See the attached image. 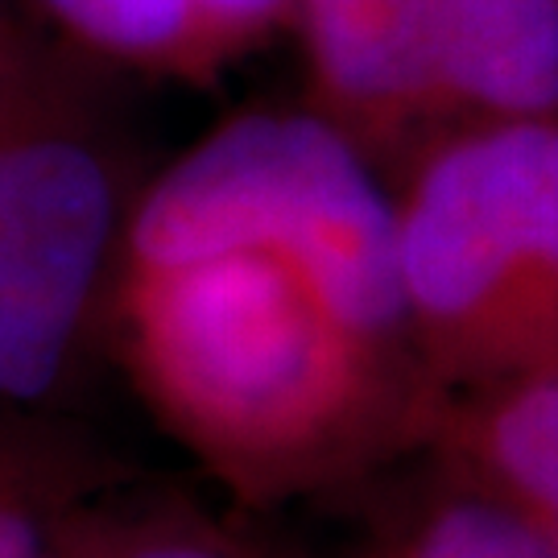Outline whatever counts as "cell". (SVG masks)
Masks as SVG:
<instances>
[{"instance_id": "obj_6", "label": "cell", "mask_w": 558, "mask_h": 558, "mask_svg": "<svg viewBox=\"0 0 558 558\" xmlns=\"http://www.w3.org/2000/svg\"><path fill=\"white\" fill-rule=\"evenodd\" d=\"M426 447L442 472L509 500L558 546V368L447 401Z\"/></svg>"}, {"instance_id": "obj_9", "label": "cell", "mask_w": 558, "mask_h": 558, "mask_svg": "<svg viewBox=\"0 0 558 558\" xmlns=\"http://www.w3.org/2000/svg\"><path fill=\"white\" fill-rule=\"evenodd\" d=\"M195 4L228 66L260 50L278 34H290L294 9H299V0H195Z\"/></svg>"}, {"instance_id": "obj_2", "label": "cell", "mask_w": 558, "mask_h": 558, "mask_svg": "<svg viewBox=\"0 0 558 558\" xmlns=\"http://www.w3.org/2000/svg\"><path fill=\"white\" fill-rule=\"evenodd\" d=\"M393 186L414 352L442 405L558 368V124L468 129Z\"/></svg>"}, {"instance_id": "obj_5", "label": "cell", "mask_w": 558, "mask_h": 558, "mask_svg": "<svg viewBox=\"0 0 558 558\" xmlns=\"http://www.w3.org/2000/svg\"><path fill=\"white\" fill-rule=\"evenodd\" d=\"M133 203L54 50L0 0V398H41L80 336Z\"/></svg>"}, {"instance_id": "obj_4", "label": "cell", "mask_w": 558, "mask_h": 558, "mask_svg": "<svg viewBox=\"0 0 558 558\" xmlns=\"http://www.w3.org/2000/svg\"><path fill=\"white\" fill-rule=\"evenodd\" d=\"M306 108L393 182L439 141L558 124V0H299Z\"/></svg>"}, {"instance_id": "obj_3", "label": "cell", "mask_w": 558, "mask_h": 558, "mask_svg": "<svg viewBox=\"0 0 558 558\" xmlns=\"http://www.w3.org/2000/svg\"><path fill=\"white\" fill-rule=\"evenodd\" d=\"M232 248L294 260L360 336L418 360L393 186L315 108L240 112L195 141L133 199L120 260L170 265Z\"/></svg>"}, {"instance_id": "obj_8", "label": "cell", "mask_w": 558, "mask_h": 558, "mask_svg": "<svg viewBox=\"0 0 558 558\" xmlns=\"http://www.w3.org/2000/svg\"><path fill=\"white\" fill-rule=\"evenodd\" d=\"M364 558H558V546L509 500L442 472Z\"/></svg>"}, {"instance_id": "obj_10", "label": "cell", "mask_w": 558, "mask_h": 558, "mask_svg": "<svg viewBox=\"0 0 558 558\" xmlns=\"http://www.w3.org/2000/svg\"><path fill=\"white\" fill-rule=\"evenodd\" d=\"M54 530H46L41 513L21 500V493L0 488V558H46Z\"/></svg>"}, {"instance_id": "obj_7", "label": "cell", "mask_w": 558, "mask_h": 558, "mask_svg": "<svg viewBox=\"0 0 558 558\" xmlns=\"http://www.w3.org/2000/svg\"><path fill=\"white\" fill-rule=\"evenodd\" d=\"M75 50L141 75L211 83L228 71L195 0H29Z\"/></svg>"}, {"instance_id": "obj_1", "label": "cell", "mask_w": 558, "mask_h": 558, "mask_svg": "<svg viewBox=\"0 0 558 558\" xmlns=\"http://www.w3.org/2000/svg\"><path fill=\"white\" fill-rule=\"evenodd\" d=\"M120 315L145 393L248 497L426 442L442 410L418 360L360 336L260 248L124 265Z\"/></svg>"}]
</instances>
